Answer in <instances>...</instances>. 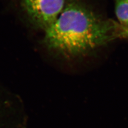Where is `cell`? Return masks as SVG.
<instances>
[{
  "label": "cell",
  "instance_id": "277c9868",
  "mask_svg": "<svg viewBox=\"0 0 128 128\" xmlns=\"http://www.w3.org/2000/svg\"><path fill=\"white\" fill-rule=\"evenodd\" d=\"M116 35L117 38H128V27L124 26L118 22Z\"/></svg>",
  "mask_w": 128,
  "mask_h": 128
},
{
  "label": "cell",
  "instance_id": "7a4b0ae2",
  "mask_svg": "<svg viewBox=\"0 0 128 128\" xmlns=\"http://www.w3.org/2000/svg\"><path fill=\"white\" fill-rule=\"evenodd\" d=\"M20 6L29 22L46 30L62 14L66 0H19Z\"/></svg>",
  "mask_w": 128,
  "mask_h": 128
},
{
  "label": "cell",
  "instance_id": "6da1fadb",
  "mask_svg": "<svg viewBox=\"0 0 128 128\" xmlns=\"http://www.w3.org/2000/svg\"><path fill=\"white\" fill-rule=\"evenodd\" d=\"M118 23L99 17L81 3L71 1L44 31L43 42L64 57H78L117 38Z\"/></svg>",
  "mask_w": 128,
  "mask_h": 128
},
{
  "label": "cell",
  "instance_id": "3957f363",
  "mask_svg": "<svg viewBox=\"0 0 128 128\" xmlns=\"http://www.w3.org/2000/svg\"><path fill=\"white\" fill-rule=\"evenodd\" d=\"M115 12L118 22L128 27V0H115Z\"/></svg>",
  "mask_w": 128,
  "mask_h": 128
}]
</instances>
